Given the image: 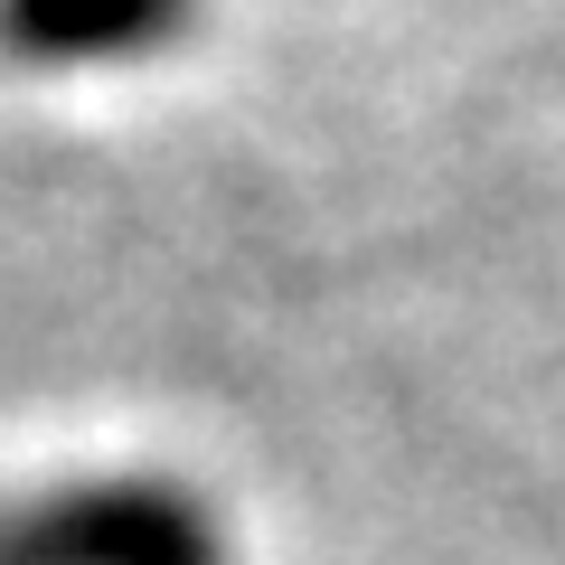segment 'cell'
<instances>
[{
  "label": "cell",
  "mask_w": 565,
  "mask_h": 565,
  "mask_svg": "<svg viewBox=\"0 0 565 565\" xmlns=\"http://www.w3.org/2000/svg\"><path fill=\"white\" fill-rule=\"evenodd\" d=\"M0 565H226L180 481H66L0 509Z\"/></svg>",
  "instance_id": "1"
},
{
  "label": "cell",
  "mask_w": 565,
  "mask_h": 565,
  "mask_svg": "<svg viewBox=\"0 0 565 565\" xmlns=\"http://www.w3.org/2000/svg\"><path fill=\"white\" fill-rule=\"evenodd\" d=\"M199 0H0V47L29 66H95V57H151L180 39Z\"/></svg>",
  "instance_id": "2"
}]
</instances>
